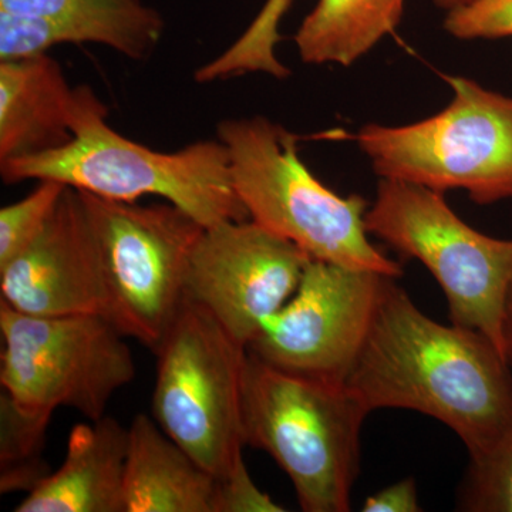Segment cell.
I'll return each instance as SVG.
<instances>
[{
    "label": "cell",
    "instance_id": "obj_1",
    "mask_svg": "<svg viewBox=\"0 0 512 512\" xmlns=\"http://www.w3.org/2000/svg\"><path fill=\"white\" fill-rule=\"evenodd\" d=\"M386 278L372 328L346 380L369 412L414 410L446 424L471 458L512 424V376L504 353L478 330L443 325Z\"/></svg>",
    "mask_w": 512,
    "mask_h": 512
},
{
    "label": "cell",
    "instance_id": "obj_2",
    "mask_svg": "<svg viewBox=\"0 0 512 512\" xmlns=\"http://www.w3.org/2000/svg\"><path fill=\"white\" fill-rule=\"evenodd\" d=\"M107 114L106 104L89 86H77L72 140L56 150L3 161V183L57 181L121 202L154 195L188 212L205 228L249 220L221 140L195 141L173 153H161L114 131Z\"/></svg>",
    "mask_w": 512,
    "mask_h": 512
},
{
    "label": "cell",
    "instance_id": "obj_3",
    "mask_svg": "<svg viewBox=\"0 0 512 512\" xmlns=\"http://www.w3.org/2000/svg\"><path fill=\"white\" fill-rule=\"evenodd\" d=\"M217 133L249 220L316 261L402 276V266L370 242L365 198L320 183L299 158L295 134L259 116L222 120Z\"/></svg>",
    "mask_w": 512,
    "mask_h": 512
},
{
    "label": "cell",
    "instance_id": "obj_4",
    "mask_svg": "<svg viewBox=\"0 0 512 512\" xmlns=\"http://www.w3.org/2000/svg\"><path fill=\"white\" fill-rule=\"evenodd\" d=\"M370 414L346 383L284 372L248 353L242 384L245 446L274 458L306 512H348Z\"/></svg>",
    "mask_w": 512,
    "mask_h": 512
},
{
    "label": "cell",
    "instance_id": "obj_5",
    "mask_svg": "<svg viewBox=\"0 0 512 512\" xmlns=\"http://www.w3.org/2000/svg\"><path fill=\"white\" fill-rule=\"evenodd\" d=\"M453 100L429 119L402 127L369 124L360 150L386 180L430 190H466L487 205L512 198V97L450 77Z\"/></svg>",
    "mask_w": 512,
    "mask_h": 512
},
{
    "label": "cell",
    "instance_id": "obj_6",
    "mask_svg": "<svg viewBox=\"0 0 512 512\" xmlns=\"http://www.w3.org/2000/svg\"><path fill=\"white\" fill-rule=\"evenodd\" d=\"M365 221L369 234L429 269L454 325L478 330L504 353L512 241L471 228L448 207L443 192L386 178Z\"/></svg>",
    "mask_w": 512,
    "mask_h": 512
},
{
    "label": "cell",
    "instance_id": "obj_7",
    "mask_svg": "<svg viewBox=\"0 0 512 512\" xmlns=\"http://www.w3.org/2000/svg\"><path fill=\"white\" fill-rule=\"evenodd\" d=\"M79 192L99 248L107 318L156 353L187 301L188 268L205 227L171 202L140 205Z\"/></svg>",
    "mask_w": 512,
    "mask_h": 512
},
{
    "label": "cell",
    "instance_id": "obj_8",
    "mask_svg": "<svg viewBox=\"0 0 512 512\" xmlns=\"http://www.w3.org/2000/svg\"><path fill=\"white\" fill-rule=\"evenodd\" d=\"M0 332L3 392L33 412L69 407L100 420L136 377L127 336L106 316H33L0 301Z\"/></svg>",
    "mask_w": 512,
    "mask_h": 512
},
{
    "label": "cell",
    "instance_id": "obj_9",
    "mask_svg": "<svg viewBox=\"0 0 512 512\" xmlns=\"http://www.w3.org/2000/svg\"><path fill=\"white\" fill-rule=\"evenodd\" d=\"M154 355V420L212 476H221L245 446L242 384L247 348L187 298Z\"/></svg>",
    "mask_w": 512,
    "mask_h": 512
},
{
    "label": "cell",
    "instance_id": "obj_10",
    "mask_svg": "<svg viewBox=\"0 0 512 512\" xmlns=\"http://www.w3.org/2000/svg\"><path fill=\"white\" fill-rule=\"evenodd\" d=\"M386 278L312 259L292 298L262 322L248 353L293 375L346 383Z\"/></svg>",
    "mask_w": 512,
    "mask_h": 512
},
{
    "label": "cell",
    "instance_id": "obj_11",
    "mask_svg": "<svg viewBox=\"0 0 512 512\" xmlns=\"http://www.w3.org/2000/svg\"><path fill=\"white\" fill-rule=\"evenodd\" d=\"M311 256L252 220L205 228L192 254L187 298L242 346L301 284Z\"/></svg>",
    "mask_w": 512,
    "mask_h": 512
},
{
    "label": "cell",
    "instance_id": "obj_12",
    "mask_svg": "<svg viewBox=\"0 0 512 512\" xmlns=\"http://www.w3.org/2000/svg\"><path fill=\"white\" fill-rule=\"evenodd\" d=\"M0 293L26 315L107 318L99 248L79 191L66 187L39 237L0 269Z\"/></svg>",
    "mask_w": 512,
    "mask_h": 512
},
{
    "label": "cell",
    "instance_id": "obj_13",
    "mask_svg": "<svg viewBox=\"0 0 512 512\" xmlns=\"http://www.w3.org/2000/svg\"><path fill=\"white\" fill-rule=\"evenodd\" d=\"M128 429L110 416L70 431L66 458L16 512H124Z\"/></svg>",
    "mask_w": 512,
    "mask_h": 512
},
{
    "label": "cell",
    "instance_id": "obj_14",
    "mask_svg": "<svg viewBox=\"0 0 512 512\" xmlns=\"http://www.w3.org/2000/svg\"><path fill=\"white\" fill-rule=\"evenodd\" d=\"M74 90L47 53L0 62V163L66 146Z\"/></svg>",
    "mask_w": 512,
    "mask_h": 512
},
{
    "label": "cell",
    "instance_id": "obj_15",
    "mask_svg": "<svg viewBox=\"0 0 512 512\" xmlns=\"http://www.w3.org/2000/svg\"><path fill=\"white\" fill-rule=\"evenodd\" d=\"M215 477L164 433L153 416L128 427L124 512H214Z\"/></svg>",
    "mask_w": 512,
    "mask_h": 512
},
{
    "label": "cell",
    "instance_id": "obj_16",
    "mask_svg": "<svg viewBox=\"0 0 512 512\" xmlns=\"http://www.w3.org/2000/svg\"><path fill=\"white\" fill-rule=\"evenodd\" d=\"M0 10L64 23L82 43H97L144 60L164 32L160 13L141 0H0Z\"/></svg>",
    "mask_w": 512,
    "mask_h": 512
},
{
    "label": "cell",
    "instance_id": "obj_17",
    "mask_svg": "<svg viewBox=\"0 0 512 512\" xmlns=\"http://www.w3.org/2000/svg\"><path fill=\"white\" fill-rule=\"evenodd\" d=\"M403 9L404 0H319L296 33L299 56L350 66L397 28Z\"/></svg>",
    "mask_w": 512,
    "mask_h": 512
},
{
    "label": "cell",
    "instance_id": "obj_18",
    "mask_svg": "<svg viewBox=\"0 0 512 512\" xmlns=\"http://www.w3.org/2000/svg\"><path fill=\"white\" fill-rule=\"evenodd\" d=\"M52 413L19 406L0 394V493H30L49 476L43 450Z\"/></svg>",
    "mask_w": 512,
    "mask_h": 512
},
{
    "label": "cell",
    "instance_id": "obj_19",
    "mask_svg": "<svg viewBox=\"0 0 512 512\" xmlns=\"http://www.w3.org/2000/svg\"><path fill=\"white\" fill-rule=\"evenodd\" d=\"M293 0H266L264 8L244 35L235 40L222 55L205 63L195 72L198 83H214L247 73H265L285 79L291 70L275 55L281 35L279 25L291 8Z\"/></svg>",
    "mask_w": 512,
    "mask_h": 512
},
{
    "label": "cell",
    "instance_id": "obj_20",
    "mask_svg": "<svg viewBox=\"0 0 512 512\" xmlns=\"http://www.w3.org/2000/svg\"><path fill=\"white\" fill-rule=\"evenodd\" d=\"M460 508L471 512H512V424L487 453L471 458Z\"/></svg>",
    "mask_w": 512,
    "mask_h": 512
},
{
    "label": "cell",
    "instance_id": "obj_21",
    "mask_svg": "<svg viewBox=\"0 0 512 512\" xmlns=\"http://www.w3.org/2000/svg\"><path fill=\"white\" fill-rule=\"evenodd\" d=\"M64 190L66 185L57 181H39L25 198L0 210V269L39 237Z\"/></svg>",
    "mask_w": 512,
    "mask_h": 512
},
{
    "label": "cell",
    "instance_id": "obj_22",
    "mask_svg": "<svg viewBox=\"0 0 512 512\" xmlns=\"http://www.w3.org/2000/svg\"><path fill=\"white\" fill-rule=\"evenodd\" d=\"M444 28L457 39H500L512 36V0H477L451 10Z\"/></svg>",
    "mask_w": 512,
    "mask_h": 512
},
{
    "label": "cell",
    "instance_id": "obj_23",
    "mask_svg": "<svg viewBox=\"0 0 512 512\" xmlns=\"http://www.w3.org/2000/svg\"><path fill=\"white\" fill-rule=\"evenodd\" d=\"M268 494L252 480L244 454L239 453L231 466L215 477L214 512H282Z\"/></svg>",
    "mask_w": 512,
    "mask_h": 512
},
{
    "label": "cell",
    "instance_id": "obj_24",
    "mask_svg": "<svg viewBox=\"0 0 512 512\" xmlns=\"http://www.w3.org/2000/svg\"><path fill=\"white\" fill-rule=\"evenodd\" d=\"M363 512H419V493L413 478H404L366 498Z\"/></svg>",
    "mask_w": 512,
    "mask_h": 512
},
{
    "label": "cell",
    "instance_id": "obj_25",
    "mask_svg": "<svg viewBox=\"0 0 512 512\" xmlns=\"http://www.w3.org/2000/svg\"><path fill=\"white\" fill-rule=\"evenodd\" d=\"M504 356L512 369V286L505 306L504 318Z\"/></svg>",
    "mask_w": 512,
    "mask_h": 512
},
{
    "label": "cell",
    "instance_id": "obj_26",
    "mask_svg": "<svg viewBox=\"0 0 512 512\" xmlns=\"http://www.w3.org/2000/svg\"><path fill=\"white\" fill-rule=\"evenodd\" d=\"M440 9L447 10V12H451V10H456L460 8H464V6L471 5V3L477 2V0H433Z\"/></svg>",
    "mask_w": 512,
    "mask_h": 512
}]
</instances>
